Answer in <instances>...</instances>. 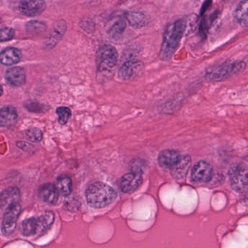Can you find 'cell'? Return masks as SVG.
Returning <instances> with one entry per match:
<instances>
[{
  "label": "cell",
  "instance_id": "2e32d148",
  "mask_svg": "<svg viewBox=\"0 0 248 248\" xmlns=\"http://www.w3.org/2000/svg\"><path fill=\"white\" fill-rule=\"evenodd\" d=\"M5 78L10 85L19 87L26 81V72L21 67H14L6 71Z\"/></svg>",
  "mask_w": 248,
  "mask_h": 248
},
{
  "label": "cell",
  "instance_id": "4316f807",
  "mask_svg": "<svg viewBox=\"0 0 248 248\" xmlns=\"http://www.w3.org/2000/svg\"><path fill=\"white\" fill-rule=\"evenodd\" d=\"M26 26L29 31H42L45 29V25L39 21L29 22Z\"/></svg>",
  "mask_w": 248,
  "mask_h": 248
},
{
  "label": "cell",
  "instance_id": "ac0fdd59",
  "mask_svg": "<svg viewBox=\"0 0 248 248\" xmlns=\"http://www.w3.org/2000/svg\"><path fill=\"white\" fill-rule=\"evenodd\" d=\"M58 192L56 186L52 184H45L39 189V197L44 202L55 204L58 199Z\"/></svg>",
  "mask_w": 248,
  "mask_h": 248
},
{
  "label": "cell",
  "instance_id": "e0dca14e",
  "mask_svg": "<svg viewBox=\"0 0 248 248\" xmlns=\"http://www.w3.org/2000/svg\"><path fill=\"white\" fill-rule=\"evenodd\" d=\"M17 113L13 106H5L0 109V125L4 128H10L16 124Z\"/></svg>",
  "mask_w": 248,
  "mask_h": 248
},
{
  "label": "cell",
  "instance_id": "7a4b0ae2",
  "mask_svg": "<svg viewBox=\"0 0 248 248\" xmlns=\"http://www.w3.org/2000/svg\"><path fill=\"white\" fill-rule=\"evenodd\" d=\"M116 198V191L103 182H95L86 191L87 203L95 208H104L115 201Z\"/></svg>",
  "mask_w": 248,
  "mask_h": 248
},
{
  "label": "cell",
  "instance_id": "ba28073f",
  "mask_svg": "<svg viewBox=\"0 0 248 248\" xmlns=\"http://www.w3.org/2000/svg\"><path fill=\"white\" fill-rule=\"evenodd\" d=\"M142 170H132L131 173L124 175L120 179L119 186L124 193H132L142 185Z\"/></svg>",
  "mask_w": 248,
  "mask_h": 248
},
{
  "label": "cell",
  "instance_id": "603a6c76",
  "mask_svg": "<svg viewBox=\"0 0 248 248\" xmlns=\"http://www.w3.org/2000/svg\"><path fill=\"white\" fill-rule=\"evenodd\" d=\"M56 188L58 192L64 196H68L72 190V182L69 176L63 175L57 179Z\"/></svg>",
  "mask_w": 248,
  "mask_h": 248
},
{
  "label": "cell",
  "instance_id": "4fadbf2b",
  "mask_svg": "<svg viewBox=\"0 0 248 248\" xmlns=\"http://www.w3.org/2000/svg\"><path fill=\"white\" fill-rule=\"evenodd\" d=\"M126 21L135 29H141L145 27L149 23L150 17L149 15L144 12L130 11L125 14Z\"/></svg>",
  "mask_w": 248,
  "mask_h": 248
},
{
  "label": "cell",
  "instance_id": "d4e9b609",
  "mask_svg": "<svg viewBox=\"0 0 248 248\" xmlns=\"http://www.w3.org/2000/svg\"><path fill=\"white\" fill-rule=\"evenodd\" d=\"M26 134L28 138L33 142L40 141L42 139V132L38 128H30L26 130Z\"/></svg>",
  "mask_w": 248,
  "mask_h": 248
},
{
  "label": "cell",
  "instance_id": "ffe728a7",
  "mask_svg": "<svg viewBox=\"0 0 248 248\" xmlns=\"http://www.w3.org/2000/svg\"><path fill=\"white\" fill-rule=\"evenodd\" d=\"M141 65V62L138 61H130L125 62L119 71V78L122 80H129L135 74V71Z\"/></svg>",
  "mask_w": 248,
  "mask_h": 248
},
{
  "label": "cell",
  "instance_id": "7c38bea8",
  "mask_svg": "<svg viewBox=\"0 0 248 248\" xmlns=\"http://www.w3.org/2000/svg\"><path fill=\"white\" fill-rule=\"evenodd\" d=\"M192 164V159L188 155H181L178 163L170 169L172 176L178 180L183 179L189 172Z\"/></svg>",
  "mask_w": 248,
  "mask_h": 248
},
{
  "label": "cell",
  "instance_id": "7402d4cb",
  "mask_svg": "<svg viewBox=\"0 0 248 248\" xmlns=\"http://www.w3.org/2000/svg\"><path fill=\"white\" fill-rule=\"evenodd\" d=\"M248 0H243L234 10V19L243 27L248 26Z\"/></svg>",
  "mask_w": 248,
  "mask_h": 248
},
{
  "label": "cell",
  "instance_id": "d6986e66",
  "mask_svg": "<svg viewBox=\"0 0 248 248\" xmlns=\"http://www.w3.org/2000/svg\"><path fill=\"white\" fill-rule=\"evenodd\" d=\"M21 56V52L18 49L8 47L0 53V62L5 65H14L20 61Z\"/></svg>",
  "mask_w": 248,
  "mask_h": 248
},
{
  "label": "cell",
  "instance_id": "83f0119b",
  "mask_svg": "<svg viewBox=\"0 0 248 248\" xmlns=\"http://www.w3.org/2000/svg\"><path fill=\"white\" fill-rule=\"evenodd\" d=\"M2 94H3L2 87H1V86L0 85V97H1V95H2Z\"/></svg>",
  "mask_w": 248,
  "mask_h": 248
},
{
  "label": "cell",
  "instance_id": "8992f818",
  "mask_svg": "<svg viewBox=\"0 0 248 248\" xmlns=\"http://www.w3.org/2000/svg\"><path fill=\"white\" fill-rule=\"evenodd\" d=\"M230 185L233 189L240 193L248 190V169L241 163H235L230 166L229 170Z\"/></svg>",
  "mask_w": 248,
  "mask_h": 248
},
{
  "label": "cell",
  "instance_id": "5b68a950",
  "mask_svg": "<svg viewBox=\"0 0 248 248\" xmlns=\"http://www.w3.org/2000/svg\"><path fill=\"white\" fill-rule=\"evenodd\" d=\"M246 65L244 62H236L227 65H220L210 70L207 73V79L211 81H220L231 76L243 72L246 69Z\"/></svg>",
  "mask_w": 248,
  "mask_h": 248
},
{
  "label": "cell",
  "instance_id": "8fae6325",
  "mask_svg": "<svg viewBox=\"0 0 248 248\" xmlns=\"http://www.w3.org/2000/svg\"><path fill=\"white\" fill-rule=\"evenodd\" d=\"M46 8L45 0H22L19 10L28 17H34L43 13Z\"/></svg>",
  "mask_w": 248,
  "mask_h": 248
},
{
  "label": "cell",
  "instance_id": "9a60e30c",
  "mask_svg": "<svg viewBox=\"0 0 248 248\" xmlns=\"http://www.w3.org/2000/svg\"><path fill=\"white\" fill-rule=\"evenodd\" d=\"M181 155L174 150H165L158 156L159 165L163 169H171L180 158Z\"/></svg>",
  "mask_w": 248,
  "mask_h": 248
},
{
  "label": "cell",
  "instance_id": "277c9868",
  "mask_svg": "<svg viewBox=\"0 0 248 248\" xmlns=\"http://www.w3.org/2000/svg\"><path fill=\"white\" fill-rule=\"evenodd\" d=\"M117 59V51L112 45H102L96 55L98 71L102 74L110 73L116 66Z\"/></svg>",
  "mask_w": 248,
  "mask_h": 248
},
{
  "label": "cell",
  "instance_id": "30bf717a",
  "mask_svg": "<svg viewBox=\"0 0 248 248\" xmlns=\"http://www.w3.org/2000/svg\"><path fill=\"white\" fill-rule=\"evenodd\" d=\"M126 29V20L125 17L120 16H115L110 17L106 26L105 30L109 37L113 39H118L123 34Z\"/></svg>",
  "mask_w": 248,
  "mask_h": 248
},
{
  "label": "cell",
  "instance_id": "44dd1931",
  "mask_svg": "<svg viewBox=\"0 0 248 248\" xmlns=\"http://www.w3.org/2000/svg\"><path fill=\"white\" fill-rule=\"evenodd\" d=\"M66 29V22L59 21L55 23L54 27L52 28L51 33H50L49 38H48V42L47 45H51L53 46L60 40L61 37L64 36V33Z\"/></svg>",
  "mask_w": 248,
  "mask_h": 248
},
{
  "label": "cell",
  "instance_id": "cb8c5ba5",
  "mask_svg": "<svg viewBox=\"0 0 248 248\" xmlns=\"http://www.w3.org/2000/svg\"><path fill=\"white\" fill-rule=\"evenodd\" d=\"M56 113L58 116V123L61 125H65L71 116V110L66 107L58 108L56 110Z\"/></svg>",
  "mask_w": 248,
  "mask_h": 248
},
{
  "label": "cell",
  "instance_id": "6da1fadb",
  "mask_svg": "<svg viewBox=\"0 0 248 248\" xmlns=\"http://www.w3.org/2000/svg\"><path fill=\"white\" fill-rule=\"evenodd\" d=\"M198 17L189 16L170 24L163 36L160 56L163 61H168L179 47L183 35L193 31L197 27Z\"/></svg>",
  "mask_w": 248,
  "mask_h": 248
},
{
  "label": "cell",
  "instance_id": "5bb4252c",
  "mask_svg": "<svg viewBox=\"0 0 248 248\" xmlns=\"http://www.w3.org/2000/svg\"><path fill=\"white\" fill-rule=\"evenodd\" d=\"M20 199V192L18 188L13 186L4 189L0 194V207L7 208L13 204L17 203Z\"/></svg>",
  "mask_w": 248,
  "mask_h": 248
},
{
  "label": "cell",
  "instance_id": "9c48e42d",
  "mask_svg": "<svg viewBox=\"0 0 248 248\" xmlns=\"http://www.w3.org/2000/svg\"><path fill=\"white\" fill-rule=\"evenodd\" d=\"M214 169L212 166L205 160H200L197 163L192 169L191 178L194 182L205 183L212 179Z\"/></svg>",
  "mask_w": 248,
  "mask_h": 248
},
{
  "label": "cell",
  "instance_id": "3957f363",
  "mask_svg": "<svg viewBox=\"0 0 248 248\" xmlns=\"http://www.w3.org/2000/svg\"><path fill=\"white\" fill-rule=\"evenodd\" d=\"M55 215L48 211L39 217H32L23 221L21 224V231L26 237L41 234L50 228L53 224Z\"/></svg>",
  "mask_w": 248,
  "mask_h": 248
},
{
  "label": "cell",
  "instance_id": "f1b7e54d",
  "mask_svg": "<svg viewBox=\"0 0 248 248\" xmlns=\"http://www.w3.org/2000/svg\"><path fill=\"white\" fill-rule=\"evenodd\" d=\"M1 19L0 18V23H1Z\"/></svg>",
  "mask_w": 248,
  "mask_h": 248
},
{
  "label": "cell",
  "instance_id": "52a82bcc",
  "mask_svg": "<svg viewBox=\"0 0 248 248\" xmlns=\"http://www.w3.org/2000/svg\"><path fill=\"white\" fill-rule=\"evenodd\" d=\"M21 211V207L20 204H13L6 208L2 223H1V231L5 236H9L13 234L16 230L17 220Z\"/></svg>",
  "mask_w": 248,
  "mask_h": 248
},
{
  "label": "cell",
  "instance_id": "484cf974",
  "mask_svg": "<svg viewBox=\"0 0 248 248\" xmlns=\"http://www.w3.org/2000/svg\"><path fill=\"white\" fill-rule=\"evenodd\" d=\"M15 31L11 28L0 29V42L10 41L14 37Z\"/></svg>",
  "mask_w": 248,
  "mask_h": 248
}]
</instances>
